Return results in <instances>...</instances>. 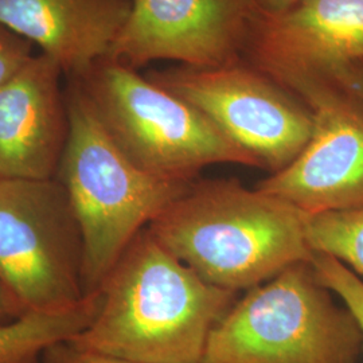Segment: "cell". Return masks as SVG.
I'll return each mask as SVG.
<instances>
[{
    "instance_id": "1",
    "label": "cell",
    "mask_w": 363,
    "mask_h": 363,
    "mask_svg": "<svg viewBox=\"0 0 363 363\" xmlns=\"http://www.w3.org/2000/svg\"><path fill=\"white\" fill-rule=\"evenodd\" d=\"M97 294L91 323L66 345L138 363H203L208 337L237 300L171 255L148 228Z\"/></svg>"
},
{
    "instance_id": "2",
    "label": "cell",
    "mask_w": 363,
    "mask_h": 363,
    "mask_svg": "<svg viewBox=\"0 0 363 363\" xmlns=\"http://www.w3.org/2000/svg\"><path fill=\"white\" fill-rule=\"evenodd\" d=\"M148 229L203 280L233 292L311 259L303 211L237 179H195Z\"/></svg>"
},
{
    "instance_id": "3",
    "label": "cell",
    "mask_w": 363,
    "mask_h": 363,
    "mask_svg": "<svg viewBox=\"0 0 363 363\" xmlns=\"http://www.w3.org/2000/svg\"><path fill=\"white\" fill-rule=\"evenodd\" d=\"M69 136L57 179L82 237V281L96 292L135 237L190 183L167 181L130 162L105 132L76 82L67 78Z\"/></svg>"
},
{
    "instance_id": "4",
    "label": "cell",
    "mask_w": 363,
    "mask_h": 363,
    "mask_svg": "<svg viewBox=\"0 0 363 363\" xmlns=\"http://www.w3.org/2000/svg\"><path fill=\"white\" fill-rule=\"evenodd\" d=\"M363 334L311 261L247 289L214 327L203 363H357Z\"/></svg>"
},
{
    "instance_id": "5",
    "label": "cell",
    "mask_w": 363,
    "mask_h": 363,
    "mask_svg": "<svg viewBox=\"0 0 363 363\" xmlns=\"http://www.w3.org/2000/svg\"><path fill=\"white\" fill-rule=\"evenodd\" d=\"M69 79L121 152L151 175L190 183L214 164L256 167L193 105L130 66L106 57Z\"/></svg>"
},
{
    "instance_id": "6",
    "label": "cell",
    "mask_w": 363,
    "mask_h": 363,
    "mask_svg": "<svg viewBox=\"0 0 363 363\" xmlns=\"http://www.w3.org/2000/svg\"><path fill=\"white\" fill-rule=\"evenodd\" d=\"M82 262L81 230L61 182L0 179V281L23 313L85 300Z\"/></svg>"
},
{
    "instance_id": "7",
    "label": "cell",
    "mask_w": 363,
    "mask_h": 363,
    "mask_svg": "<svg viewBox=\"0 0 363 363\" xmlns=\"http://www.w3.org/2000/svg\"><path fill=\"white\" fill-rule=\"evenodd\" d=\"M145 76L193 105L269 175L289 166L311 138L310 108L244 58L217 66L172 65Z\"/></svg>"
},
{
    "instance_id": "8",
    "label": "cell",
    "mask_w": 363,
    "mask_h": 363,
    "mask_svg": "<svg viewBox=\"0 0 363 363\" xmlns=\"http://www.w3.org/2000/svg\"><path fill=\"white\" fill-rule=\"evenodd\" d=\"M294 93L310 108L308 143L286 169L255 186L303 213L363 206V101L335 77Z\"/></svg>"
},
{
    "instance_id": "9",
    "label": "cell",
    "mask_w": 363,
    "mask_h": 363,
    "mask_svg": "<svg viewBox=\"0 0 363 363\" xmlns=\"http://www.w3.org/2000/svg\"><path fill=\"white\" fill-rule=\"evenodd\" d=\"M255 0H130L109 58L136 70L156 61L217 66L242 58Z\"/></svg>"
},
{
    "instance_id": "10",
    "label": "cell",
    "mask_w": 363,
    "mask_h": 363,
    "mask_svg": "<svg viewBox=\"0 0 363 363\" xmlns=\"http://www.w3.org/2000/svg\"><path fill=\"white\" fill-rule=\"evenodd\" d=\"M242 58L294 93L363 60V0H298L257 13Z\"/></svg>"
},
{
    "instance_id": "11",
    "label": "cell",
    "mask_w": 363,
    "mask_h": 363,
    "mask_svg": "<svg viewBox=\"0 0 363 363\" xmlns=\"http://www.w3.org/2000/svg\"><path fill=\"white\" fill-rule=\"evenodd\" d=\"M62 69L38 52L0 89V179H54L69 136Z\"/></svg>"
},
{
    "instance_id": "12",
    "label": "cell",
    "mask_w": 363,
    "mask_h": 363,
    "mask_svg": "<svg viewBox=\"0 0 363 363\" xmlns=\"http://www.w3.org/2000/svg\"><path fill=\"white\" fill-rule=\"evenodd\" d=\"M130 10V0H0V25L79 77L109 57Z\"/></svg>"
},
{
    "instance_id": "13",
    "label": "cell",
    "mask_w": 363,
    "mask_h": 363,
    "mask_svg": "<svg viewBox=\"0 0 363 363\" xmlns=\"http://www.w3.org/2000/svg\"><path fill=\"white\" fill-rule=\"evenodd\" d=\"M99 294L93 292L78 306L55 312H30L0 323V363H35L57 346L69 343L89 325L97 311Z\"/></svg>"
},
{
    "instance_id": "14",
    "label": "cell",
    "mask_w": 363,
    "mask_h": 363,
    "mask_svg": "<svg viewBox=\"0 0 363 363\" xmlns=\"http://www.w3.org/2000/svg\"><path fill=\"white\" fill-rule=\"evenodd\" d=\"M303 229L311 253L337 259L363 280V206L303 213Z\"/></svg>"
},
{
    "instance_id": "15",
    "label": "cell",
    "mask_w": 363,
    "mask_h": 363,
    "mask_svg": "<svg viewBox=\"0 0 363 363\" xmlns=\"http://www.w3.org/2000/svg\"><path fill=\"white\" fill-rule=\"evenodd\" d=\"M312 267L325 284L351 312L363 334V280L337 259L312 253Z\"/></svg>"
},
{
    "instance_id": "16",
    "label": "cell",
    "mask_w": 363,
    "mask_h": 363,
    "mask_svg": "<svg viewBox=\"0 0 363 363\" xmlns=\"http://www.w3.org/2000/svg\"><path fill=\"white\" fill-rule=\"evenodd\" d=\"M35 46L0 25V89L16 77L35 57Z\"/></svg>"
},
{
    "instance_id": "17",
    "label": "cell",
    "mask_w": 363,
    "mask_h": 363,
    "mask_svg": "<svg viewBox=\"0 0 363 363\" xmlns=\"http://www.w3.org/2000/svg\"><path fill=\"white\" fill-rule=\"evenodd\" d=\"M52 351H54V357H55L54 363H138L108 357L103 354L74 350L70 346H67L66 343L54 347Z\"/></svg>"
},
{
    "instance_id": "18",
    "label": "cell",
    "mask_w": 363,
    "mask_h": 363,
    "mask_svg": "<svg viewBox=\"0 0 363 363\" xmlns=\"http://www.w3.org/2000/svg\"><path fill=\"white\" fill-rule=\"evenodd\" d=\"M335 78L340 79L363 101V60L352 62L346 69H343Z\"/></svg>"
},
{
    "instance_id": "19",
    "label": "cell",
    "mask_w": 363,
    "mask_h": 363,
    "mask_svg": "<svg viewBox=\"0 0 363 363\" xmlns=\"http://www.w3.org/2000/svg\"><path fill=\"white\" fill-rule=\"evenodd\" d=\"M23 315L25 313L11 292L0 281V323L11 322Z\"/></svg>"
},
{
    "instance_id": "20",
    "label": "cell",
    "mask_w": 363,
    "mask_h": 363,
    "mask_svg": "<svg viewBox=\"0 0 363 363\" xmlns=\"http://www.w3.org/2000/svg\"><path fill=\"white\" fill-rule=\"evenodd\" d=\"M298 0H255L259 13H276L292 6Z\"/></svg>"
}]
</instances>
